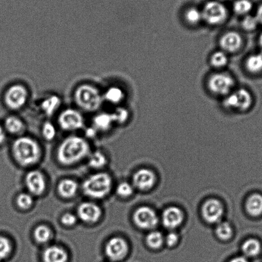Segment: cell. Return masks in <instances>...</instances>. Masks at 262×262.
<instances>
[{
	"instance_id": "1",
	"label": "cell",
	"mask_w": 262,
	"mask_h": 262,
	"mask_svg": "<svg viewBox=\"0 0 262 262\" xmlns=\"http://www.w3.org/2000/svg\"><path fill=\"white\" fill-rule=\"evenodd\" d=\"M90 152L88 141L82 137L71 136L61 142L57 150V159L63 165H73L81 161Z\"/></svg>"
},
{
	"instance_id": "2",
	"label": "cell",
	"mask_w": 262,
	"mask_h": 262,
	"mask_svg": "<svg viewBox=\"0 0 262 262\" xmlns=\"http://www.w3.org/2000/svg\"><path fill=\"white\" fill-rule=\"evenodd\" d=\"M12 152L16 161L23 166H30L39 161L41 157V149L34 139L29 137H21L14 142Z\"/></svg>"
},
{
	"instance_id": "3",
	"label": "cell",
	"mask_w": 262,
	"mask_h": 262,
	"mask_svg": "<svg viewBox=\"0 0 262 262\" xmlns=\"http://www.w3.org/2000/svg\"><path fill=\"white\" fill-rule=\"evenodd\" d=\"M76 103L86 112H95L102 105L103 96L95 86L83 84L78 86L74 94Z\"/></svg>"
},
{
	"instance_id": "4",
	"label": "cell",
	"mask_w": 262,
	"mask_h": 262,
	"mask_svg": "<svg viewBox=\"0 0 262 262\" xmlns=\"http://www.w3.org/2000/svg\"><path fill=\"white\" fill-rule=\"evenodd\" d=\"M113 187L112 178L106 172H99L89 177L83 184V191L86 195L95 199L105 198Z\"/></svg>"
},
{
	"instance_id": "5",
	"label": "cell",
	"mask_w": 262,
	"mask_h": 262,
	"mask_svg": "<svg viewBox=\"0 0 262 262\" xmlns=\"http://www.w3.org/2000/svg\"><path fill=\"white\" fill-rule=\"evenodd\" d=\"M29 92L24 85L14 84L10 86L4 96L5 103L11 110L17 111L26 105Z\"/></svg>"
},
{
	"instance_id": "6",
	"label": "cell",
	"mask_w": 262,
	"mask_h": 262,
	"mask_svg": "<svg viewBox=\"0 0 262 262\" xmlns=\"http://www.w3.org/2000/svg\"><path fill=\"white\" fill-rule=\"evenodd\" d=\"M203 19L210 25L222 24L227 18V9L220 2L212 1L205 5L202 11Z\"/></svg>"
},
{
	"instance_id": "7",
	"label": "cell",
	"mask_w": 262,
	"mask_h": 262,
	"mask_svg": "<svg viewBox=\"0 0 262 262\" xmlns=\"http://www.w3.org/2000/svg\"><path fill=\"white\" fill-rule=\"evenodd\" d=\"M253 103V98L248 91L241 89L230 94L224 101L226 108L238 111L248 110Z\"/></svg>"
},
{
	"instance_id": "8",
	"label": "cell",
	"mask_w": 262,
	"mask_h": 262,
	"mask_svg": "<svg viewBox=\"0 0 262 262\" xmlns=\"http://www.w3.org/2000/svg\"><path fill=\"white\" fill-rule=\"evenodd\" d=\"M235 81L232 76L226 73H216L208 80V88L215 95H228L232 90Z\"/></svg>"
},
{
	"instance_id": "9",
	"label": "cell",
	"mask_w": 262,
	"mask_h": 262,
	"mask_svg": "<svg viewBox=\"0 0 262 262\" xmlns=\"http://www.w3.org/2000/svg\"><path fill=\"white\" fill-rule=\"evenodd\" d=\"M58 124L64 130L74 131L83 128L84 119L80 112L75 109L68 108L60 114Z\"/></svg>"
},
{
	"instance_id": "10",
	"label": "cell",
	"mask_w": 262,
	"mask_h": 262,
	"mask_svg": "<svg viewBox=\"0 0 262 262\" xmlns=\"http://www.w3.org/2000/svg\"><path fill=\"white\" fill-rule=\"evenodd\" d=\"M128 253V244L121 237L112 238L106 244L105 253L111 260L120 261L125 258Z\"/></svg>"
},
{
	"instance_id": "11",
	"label": "cell",
	"mask_w": 262,
	"mask_h": 262,
	"mask_svg": "<svg viewBox=\"0 0 262 262\" xmlns=\"http://www.w3.org/2000/svg\"><path fill=\"white\" fill-rule=\"evenodd\" d=\"M134 221L138 227L144 230H150L157 225L159 219L151 208L142 207L135 212Z\"/></svg>"
},
{
	"instance_id": "12",
	"label": "cell",
	"mask_w": 262,
	"mask_h": 262,
	"mask_svg": "<svg viewBox=\"0 0 262 262\" xmlns=\"http://www.w3.org/2000/svg\"><path fill=\"white\" fill-rule=\"evenodd\" d=\"M25 184L31 195H41L47 189L44 174L39 170H32L28 173L25 178Z\"/></svg>"
},
{
	"instance_id": "13",
	"label": "cell",
	"mask_w": 262,
	"mask_h": 262,
	"mask_svg": "<svg viewBox=\"0 0 262 262\" xmlns=\"http://www.w3.org/2000/svg\"><path fill=\"white\" fill-rule=\"evenodd\" d=\"M202 213L207 222L212 224L218 223L223 214V205L217 200H208L203 204Z\"/></svg>"
},
{
	"instance_id": "14",
	"label": "cell",
	"mask_w": 262,
	"mask_h": 262,
	"mask_svg": "<svg viewBox=\"0 0 262 262\" xmlns=\"http://www.w3.org/2000/svg\"><path fill=\"white\" fill-rule=\"evenodd\" d=\"M77 213L78 217L83 222L88 223L97 222L102 215L101 208L91 202L81 203L78 206Z\"/></svg>"
},
{
	"instance_id": "15",
	"label": "cell",
	"mask_w": 262,
	"mask_h": 262,
	"mask_svg": "<svg viewBox=\"0 0 262 262\" xmlns=\"http://www.w3.org/2000/svg\"><path fill=\"white\" fill-rule=\"evenodd\" d=\"M243 42V38L238 33L229 32L221 38L220 46L225 53H235L241 49Z\"/></svg>"
},
{
	"instance_id": "16",
	"label": "cell",
	"mask_w": 262,
	"mask_h": 262,
	"mask_svg": "<svg viewBox=\"0 0 262 262\" xmlns=\"http://www.w3.org/2000/svg\"><path fill=\"white\" fill-rule=\"evenodd\" d=\"M133 182L137 189L141 190L151 189L155 182L154 173L146 169L139 170L135 173Z\"/></svg>"
},
{
	"instance_id": "17",
	"label": "cell",
	"mask_w": 262,
	"mask_h": 262,
	"mask_svg": "<svg viewBox=\"0 0 262 262\" xmlns=\"http://www.w3.org/2000/svg\"><path fill=\"white\" fill-rule=\"evenodd\" d=\"M184 214L179 208L170 207L164 210L162 214V222L165 227L174 229L181 225Z\"/></svg>"
},
{
	"instance_id": "18",
	"label": "cell",
	"mask_w": 262,
	"mask_h": 262,
	"mask_svg": "<svg viewBox=\"0 0 262 262\" xmlns=\"http://www.w3.org/2000/svg\"><path fill=\"white\" fill-rule=\"evenodd\" d=\"M68 255L64 249L58 246H51L42 254L44 262H67Z\"/></svg>"
},
{
	"instance_id": "19",
	"label": "cell",
	"mask_w": 262,
	"mask_h": 262,
	"mask_svg": "<svg viewBox=\"0 0 262 262\" xmlns=\"http://www.w3.org/2000/svg\"><path fill=\"white\" fill-rule=\"evenodd\" d=\"M78 191V184L72 179H63L58 185V192L61 196L71 198L75 196Z\"/></svg>"
},
{
	"instance_id": "20",
	"label": "cell",
	"mask_w": 262,
	"mask_h": 262,
	"mask_svg": "<svg viewBox=\"0 0 262 262\" xmlns=\"http://www.w3.org/2000/svg\"><path fill=\"white\" fill-rule=\"evenodd\" d=\"M246 210L249 215L256 217L262 213V195L258 194L251 195L246 202Z\"/></svg>"
},
{
	"instance_id": "21",
	"label": "cell",
	"mask_w": 262,
	"mask_h": 262,
	"mask_svg": "<svg viewBox=\"0 0 262 262\" xmlns=\"http://www.w3.org/2000/svg\"><path fill=\"white\" fill-rule=\"evenodd\" d=\"M5 129L12 134H19L24 130L25 124L18 117L10 116L5 121Z\"/></svg>"
},
{
	"instance_id": "22",
	"label": "cell",
	"mask_w": 262,
	"mask_h": 262,
	"mask_svg": "<svg viewBox=\"0 0 262 262\" xmlns=\"http://www.w3.org/2000/svg\"><path fill=\"white\" fill-rule=\"evenodd\" d=\"M61 100L57 96H51L45 99L41 103V108L46 115L51 116L53 115L59 108Z\"/></svg>"
},
{
	"instance_id": "23",
	"label": "cell",
	"mask_w": 262,
	"mask_h": 262,
	"mask_svg": "<svg viewBox=\"0 0 262 262\" xmlns=\"http://www.w3.org/2000/svg\"><path fill=\"white\" fill-rule=\"evenodd\" d=\"M114 123V118L112 114H100L94 119V124L96 128L100 130H108Z\"/></svg>"
},
{
	"instance_id": "24",
	"label": "cell",
	"mask_w": 262,
	"mask_h": 262,
	"mask_svg": "<svg viewBox=\"0 0 262 262\" xmlns=\"http://www.w3.org/2000/svg\"><path fill=\"white\" fill-rule=\"evenodd\" d=\"M124 97V91L120 88L117 86H113L108 88L103 96V99H105L108 102L113 104L121 103Z\"/></svg>"
},
{
	"instance_id": "25",
	"label": "cell",
	"mask_w": 262,
	"mask_h": 262,
	"mask_svg": "<svg viewBox=\"0 0 262 262\" xmlns=\"http://www.w3.org/2000/svg\"><path fill=\"white\" fill-rule=\"evenodd\" d=\"M247 70L249 73L258 74L262 71V53L251 55L246 62Z\"/></svg>"
},
{
	"instance_id": "26",
	"label": "cell",
	"mask_w": 262,
	"mask_h": 262,
	"mask_svg": "<svg viewBox=\"0 0 262 262\" xmlns=\"http://www.w3.org/2000/svg\"><path fill=\"white\" fill-rule=\"evenodd\" d=\"M242 249L246 257H254L258 255L260 252L261 246L255 239H249L243 244Z\"/></svg>"
},
{
	"instance_id": "27",
	"label": "cell",
	"mask_w": 262,
	"mask_h": 262,
	"mask_svg": "<svg viewBox=\"0 0 262 262\" xmlns=\"http://www.w3.org/2000/svg\"><path fill=\"white\" fill-rule=\"evenodd\" d=\"M34 238L37 243L45 244L48 243L52 237V230L46 225L38 226L35 229L34 232Z\"/></svg>"
},
{
	"instance_id": "28",
	"label": "cell",
	"mask_w": 262,
	"mask_h": 262,
	"mask_svg": "<svg viewBox=\"0 0 262 262\" xmlns=\"http://www.w3.org/2000/svg\"><path fill=\"white\" fill-rule=\"evenodd\" d=\"M106 162H107V159L105 155L100 151L93 152L89 160V164L95 169H100L105 166Z\"/></svg>"
},
{
	"instance_id": "29",
	"label": "cell",
	"mask_w": 262,
	"mask_h": 262,
	"mask_svg": "<svg viewBox=\"0 0 262 262\" xmlns=\"http://www.w3.org/2000/svg\"><path fill=\"white\" fill-rule=\"evenodd\" d=\"M228 58L225 52H217L211 56V64L215 68H222L227 65Z\"/></svg>"
},
{
	"instance_id": "30",
	"label": "cell",
	"mask_w": 262,
	"mask_h": 262,
	"mask_svg": "<svg viewBox=\"0 0 262 262\" xmlns=\"http://www.w3.org/2000/svg\"><path fill=\"white\" fill-rule=\"evenodd\" d=\"M146 243L152 249H159L164 243V237L161 233L159 231H152L147 235Z\"/></svg>"
},
{
	"instance_id": "31",
	"label": "cell",
	"mask_w": 262,
	"mask_h": 262,
	"mask_svg": "<svg viewBox=\"0 0 262 262\" xmlns=\"http://www.w3.org/2000/svg\"><path fill=\"white\" fill-rule=\"evenodd\" d=\"M253 4L249 0H237L233 5V10L236 14L246 15L251 11Z\"/></svg>"
},
{
	"instance_id": "32",
	"label": "cell",
	"mask_w": 262,
	"mask_h": 262,
	"mask_svg": "<svg viewBox=\"0 0 262 262\" xmlns=\"http://www.w3.org/2000/svg\"><path fill=\"white\" fill-rule=\"evenodd\" d=\"M232 228L228 223H221L216 228V234L221 240L227 241L232 235Z\"/></svg>"
},
{
	"instance_id": "33",
	"label": "cell",
	"mask_w": 262,
	"mask_h": 262,
	"mask_svg": "<svg viewBox=\"0 0 262 262\" xmlns=\"http://www.w3.org/2000/svg\"><path fill=\"white\" fill-rule=\"evenodd\" d=\"M12 251L11 241L6 236L0 235V260L7 258Z\"/></svg>"
},
{
	"instance_id": "34",
	"label": "cell",
	"mask_w": 262,
	"mask_h": 262,
	"mask_svg": "<svg viewBox=\"0 0 262 262\" xmlns=\"http://www.w3.org/2000/svg\"><path fill=\"white\" fill-rule=\"evenodd\" d=\"M16 203L17 206L23 210L29 209L34 203L32 195L28 193H21L17 197Z\"/></svg>"
},
{
	"instance_id": "35",
	"label": "cell",
	"mask_w": 262,
	"mask_h": 262,
	"mask_svg": "<svg viewBox=\"0 0 262 262\" xmlns=\"http://www.w3.org/2000/svg\"><path fill=\"white\" fill-rule=\"evenodd\" d=\"M185 19L189 24L197 25L203 19L202 11L196 8H190L185 13Z\"/></svg>"
},
{
	"instance_id": "36",
	"label": "cell",
	"mask_w": 262,
	"mask_h": 262,
	"mask_svg": "<svg viewBox=\"0 0 262 262\" xmlns=\"http://www.w3.org/2000/svg\"><path fill=\"white\" fill-rule=\"evenodd\" d=\"M42 133L43 137L48 141H52L57 135V130L54 125L50 122H46L42 126Z\"/></svg>"
},
{
	"instance_id": "37",
	"label": "cell",
	"mask_w": 262,
	"mask_h": 262,
	"mask_svg": "<svg viewBox=\"0 0 262 262\" xmlns=\"http://www.w3.org/2000/svg\"><path fill=\"white\" fill-rule=\"evenodd\" d=\"M113 114L114 121L118 123H124L128 119L129 114L126 109L118 108Z\"/></svg>"
},
{
	"instance_id": "38",
	"label": "cell",
	"mask_w": 262,
	"mask_h": 262,
	"mask_svg": "<svg viewBox=\"0 0 262 262\" xmlns=\"http://www.w3.org/2000/svg\"><path fill=\"white\" fill-rule=\"evenodd\" d=\"M116 191L121 197L127 198L132 194L134 190L133 187L128 183L123 182L118 185Z\"/></svg>"
},
{
	"instance_id": "39",
	"label": "cell",
	"mask_w": 262,
	"mask_h": 262,
	"mask_svg": "<svg viewBox=\"0 0 262 262\" xmlns=\"http://www.w3.org/2000/svg\"><path fill=\"white\" fill-rule=\"evenodd\" d=\"M259 23L256 16H247L243 21V27L247 31H252L256 29Z\"/></svg>"
},
{
	"instance_id": "40",
	"label": "cell",
	"mask_w": 262,
	"mask_h": 262,
	"mask_svg": "<svg viewBox=\"0 0 262 262\" xmlns=\"http://www.w3.org/2000/svg\"><path fill=\"white\" fill-rule=\"evenodd\" d=\"M77 222V219L75 215L71 213H66L61 218V223L66 226H72Z\"/></svg>"
},
{
	"instance_id": "41",
	"label": "cell",
	"mask_w": 262,
	"mask_h": 262,
	"mask_svg": "<svg viewBox=\"0 0 262 262\" xmlns=\"http://www.w3.org/2000/svg\"><path fill=\"white\" fill-rule=\"evenodd\" d=\"M178 240H179V236H178L177 233L173 232L168 234L166 238H165L166 243L169 246H174L177 243Z\"/></svg>"
},
{
	"instance_id": "42",
	"label": "cell",
	"mask_w": 262,
	"mask_h": 262,
	"mask_svg": "<svg viewBox=\"0 0 262 262\" xmlns=\"http://www.w3.org/2000/svg\"><path fill=\"white\" fill-rule=\"evenodd\" d=\"M6 139V131L3 126L0 125V144H3Z\"/></svg>"
},
{
	"instance_id": "43",
	"label": "cell",
	"mask_w": 262,
	"mask_h": 262,
	"mask_svg": "<svg viewBox=\"0 0 262 262\" xmlns=\"http://www.w3.org/2000/svg\"><path fill=\"white\" fill-rule=\"evenodd\" d=\"M256 17L259 24H262V4L257 10Z\"/></svg>"
},
{
	"instance_id": "44",
	"label": "cell",
	"mask_w": 262,
	"mask_h": 262,
	"mask_svg": "<svg viewBox=\"0 0 262 262\" xmlns=\"http://www.w3.org/2000/svg\"><path fill=\"white\" fill-rule=\"evenodd\" d=\"M228 262H249L248 259L244 256H238L235 257L231 259L230 261Z\"/></svg>"
},
{
	"instance_id": "45",
	"label": "cell",
	"mask_w": 262,
	"mask_h": 262,
	"mask_svg": "<svg viewBox=\"0 0 262 262\" xmlns=\"http://www.w3.org/2000/svg\"><path fill=\"white\" fill-rule=\"evenodd\" d=\"M259 47H260L261 50V53H262V33H261V34L260 35V37H259Z\"/></svg>"
}]
</instances>
